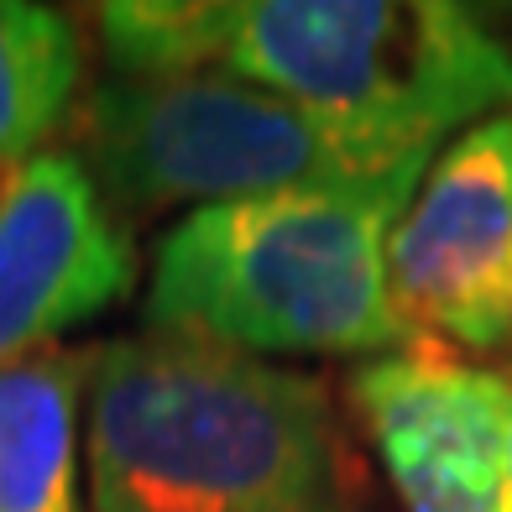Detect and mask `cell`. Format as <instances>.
<instances>
[{"mask_svg": "<svg viewBox=\"0 0 512 512\" xmlns=\"http://www.w3.org/2000/svg\"><path fill=\"white\" fill-rule=\"evenodd\" d=\"M408 351L492 356L512 340V110L450 136L387 236Z\"/></svg>", "mask_w": 512, "mask_h": 512, "instance_id": "5b68a950", "label": "cell"}, {"mask_svg": "<svg viewBox=\"0 0 512 512\" xmlns=\"http://www.w3.org/2000/svg\"><path fill=\"white\" fill-rule=\"evenodd\" d=\"M413 189L189 209L152 251L147 330L241 356H403L387 236Z\"/></svg>", "mask_w": 512, "mask_h": 512, "instance_id": "3957f363", "label": "cell"}, {"mask_svg": "<svg viewBox=\"0 0 512 512\" xmlns=\"http://www.w3.org/2000/svg\"><path fill=\"white\" fill-rule=\"evenodd\" d=\"M507 512H512V382H507Z\"/></svg>", "mask_w": 512, "mask_h": 512, "instance_id": "30bf717a", "label": "cell"}, {"mask_svg": "<svg viewBox=\"0 0 512 512\" xmlns=\"http://www.w3.org/2000/svg\"><path fill=\"white\" fill-rule=\"evenodd\" d=\"M89 512H345L324 387L178 335L95 345L84 387Z\"/></svg>", "mask_w": 512, "mask_h": 512, "instance_id": "7a4b0ae2", "label": "cell"}, {"mask_svg": "<svg viewBox=\"0 0 512 512\" xmlns=\"http://www.w3.org/2000/svg\"><path fill=\"white\" fill-rule=\"evenodd\" d=\"M84 32L58 6L0 0V194L74 121Z\"/></svg>", "mask_w": 512, "mask_h": 512, "instance_id": "9c48e42d", "label": "cell"}, {"mask_svg": "<svg viewBox=\"0 0 512 512\" xmlns=\"http://www.w3.org/2000/svg\"><path fill=\"white\" fill-rule=\"evenodd\" d=\"M89 16L115 74H230L429 147L512 105V48L455 0H110Z\"/></svg>", "mask_w": 512, "mask_h": 512, "instance_id": "6da1fadb", "label": "cell"}, {"mask_svg": "<svg viewBox=\"0 0 512 512\" xmlns=\"http://www.w3.org/2000/svg\"><path fill=\"white\" fill-rule=\"evenodd\" d=\"M507 382H512V366H507Z\"/></svg>", "mask_w": 512, "mask_h": 512, "instance_id": "8fae6325", "label": "cell"}, {"mask_svg": "<svg viewBox=\"0 0 512 512\" xmlns=\"http://www.w3.org/2000/svg\"><path fill=\"white\" fill-rule=\"evenodd\" d=\"M63 152L131 220L293 189H418L439 147L340 121L230 74H110L79 100Z\"/></svg>", "mask_w": 512, "mask_h": 512, "instance_id": "277c9868", "label": "cell"}, {"mask_svg": "<svg viewBox=\"0 0 512 512\" xmlns=\"http://www.w3.org/2000/svg\"><path fill=\"white\" fill-rule=\"evenodd\" d=\"M356 413L408 512H507V377L450 356H382Z\"/></svg>", "mask_w": 512, "mask_h": 512, "instance_id": "52a82bcc", "label": "cell"}, {"mask_svg": "<svg viewBox=\"0 0 512 512\" xmlns=\"http://www.w3.org/2000/svg\"><path fill=\"white\" fill-rule=\"evenodd\" d=\"M136 283V246L74 152H42L0 194V371L115 309Z\"/></svg>", "mask_w": 512, "mask_h": 512, "instance_id": "8992f818", "label": "cell"}, {"mask_svg": "<svg viewBox=\"0 0 512 512\" xmlns=\"http://www.w3.org/2000/svg\"><path fill=\"white\" fill-rule=\"evenodd\" d=\"M95 351H37L0 371V512H89L79 476Z\"/></svg>", "mask_w": 512, "mask_h": 512, "instance_id": "ba28073f", "label": "cell"}]
</instances>
